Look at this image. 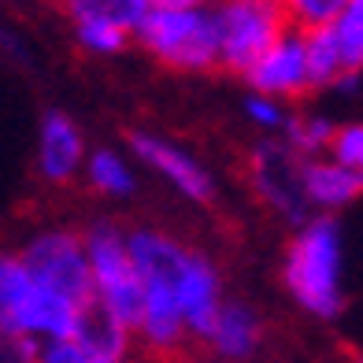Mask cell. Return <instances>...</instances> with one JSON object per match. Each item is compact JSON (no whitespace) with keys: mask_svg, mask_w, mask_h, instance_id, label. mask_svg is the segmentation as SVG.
I'll use <instances>...</instances> for the list:
<instances>
[{"mask_svg":"<svg viewBox=\"0 0 363 363\" xmlns=\"http://www.w3.org/2000/svg\"><path fill=\"white\" fill-rule=\"evenodd\" d=\"M78 34H82L86 45L104 48V52H119V48L126 45V30L111 26V23H78Z\"/></svg>","mask_w":363,"mask_h":363,"instance_id":"ffe728a7","label":"cell"},{"mask_svg":"<svg viewBox=\"0 0 363 363\" xmlns=\"http://www.w3.org/2000/svg\"><path fill=\"white\" fill-rule=\"evenodd\" d=\"M252 174H256V186L267 193L271 204H278L293 219L301 216L308 186H304V167L296 163V156L289 152V148L263 145L252 156Z\"/></svg>","mask_w":363,"mask_h":363,"instance_id":"ba28073f","label":"cell"},{"mask_svg":"<svg viewBox=\"0 0 363 363\" xmlns=\"http://www.w3.org/2000/svg\"><path fill=\"white\" fill-rule=\"evenodd\" d=\"M245 78H249L256 89H267V93H304V89H311L304 34L301 30H289Z\"/></svg>","mask_w":363,"mask_h":363,"instance_id":"9c48e42d","label":"cell"},{"mask_svg":"<svg viewBox=\"0 0 363 363\" xmlns=\"http://www.w3.org/2000/svg\"><path fill=\"white\" fill-rule=\"evenodd\" d=\"M89 259L96 274V289L115 308L130 330H141L145 323V278L134 263L130 245L111 226H96L89 234Z\"/></svg>","mask_w":363,"mask_h":363,"instance_id":"277c9868","label":"cell"},{"mask_svg":"<svg viewBox=\"0 0 363 363\" xmlns=\"http://www.w3.org/2000/svg\"><path fill=\"white\" fill-rule=\"evenodd\" d=\"M337 38H341V56H345V82L341 86H349L352 74L363 67V0H352L337 15Z\"/></svg>","mask_w":363,"mask_h":363,"instance_id":"2e32d148","label":"cell"},{"mask_svg":"<svg viewBox=\"0 0 363 363\" xmlns=\"http://www.w3.org/2000/svg\"><path fill=\"white\" fill-rule=\"evenodd\" d=\"M74 23H111L123 30H138L152 0H63Z\"/></svg>","mask_w":363,"mask_h":363,"instance_id":"5bb4252c","label":"cell"},{"mask_svg":"<svg viewBox=\"0 0 363 363\" xmlns=\"http://www.w3.org/2000/svg\"><path fill=\"white\" fill-rule=\"evenodd\" d=\"M352 0H289V15L296 30H315L323 23H334Z\"/></svg>","mask_w":363,"mask_h":363,"instance_id":"e0dca14e","label":"cell"},{"mask_svg":"<svg viewBox=\"0 0 363 363\" xmlns=\"http://www.w3.org/2000/svg\"><path fill=\"white\" fill-rule=\"evenodd\" d=\"M130 334H134V330L115 315V308L101 296V289H96L89 301L78 304L71 337L82 345V352L89 356V363L123 359L126 356V345H130Z\"/></svg>","mask_w":363,"mask_h":363,"instance_id":"52a82bcc","label":"cell"},{"mask_svg":"<svg viewBox=\"0 0 363 363\" xmlns=\"http://www.w3.org/2000/svg\"><path fill=\"white\" fill-rule=\"evenodd\" d=\"M78 148H82V141L74 134V126L60 111H52L41 130V174L52 182H67L78 163Z\"/></svg>","mask_w":363,"mask_h":363,"instance_id":"8fae6325","label":"cell"},{"mask_svg":"<svg viewBox=\"0 0 363 363\" xmlns=\"http://www.w3.org/2000/svg\"><path fill=\"white\" fill-rule=\"evenodd\" d=\"M89 178H93V186L101 189V193H130V174L119 160H115L111 152H96L93 163H89Z\"/></svg>","mask_w":363,"mask_h":363,"instance_id":"ac0fdd59","label":"cell"},{"mask_svg":"<svg viewBox=\"0 0 363 363\" xmlns=\"http://www.w3.org/2000/svg\"><path fill=\"white\" fill-rule=\"evenodd\" d=\"M130 145L138 148L141 160H148L156 171H163L182 193H189L193 201H211V186H208V178H204V171L196 167V163H189L186 156H178L174 148L160 145V141L145 138V134H130Z\"/></svg>","mask_w":363,"mask_h":363,"instance_id":"30bf717a","label":"cell"},{"mask_svg":"<svg viewBox=\"0 0 363 363\" xmlns=\"http://www.w3.org/2000/svg\"><path fill=\"white\" fill-rule=\"evenodd\" d=\"M286 282L296 293V301L311 308L315 315H337V226L330 219L311 223L301 238L289 245Z\"/></svg>","mask_w":363,"mask_h":363,"instance_id":"3957f363","label":"cell"},{"mask_svg":"<svg viewBox=\"0 0 363 363\" xmlns=\"http://www.w3.org/2000/svg\"><path fill=\"white\" fill-rule=\"evenodd\" d=\"M178 301H182V315L189 323V334L196 341L216 345V330H219V278L208 267L204 256L189 252L186 267L178 274Z\"/></svg>","mask_w":363,"mask_h":363,"instance_id":"8992f818","label":"cell"},{"mask_svg":"<svg viewBox=\"0 0 363 363\" xmlns=\"http://www.w3.org/2000/svg\"><path fill=\"white\" fill-rule=\"evenodd\" d=\"M138 34L163 67L211 71L223 63L219 15H201L193 8H156L152 15H145Z\"/></svg>","mask_w":363,"mask_h":363,"instance_id":"6da1fadb","label":"cell"},{"mask_svg":"<svg viewBox=\"0 0 363 363\" xmlns=\"http://www.w3.org/2000/svg\"><path fill=\"white\" fill-rule=\"evenodd\" d=\"M256 341H259V326L252 319V311L249 308H241V304H230L223 308V315H219V330H216V349L223 356H249L256 349Z\"/></svg>","mask_w":363,"mask_h":363,"instance_id":"9a60e30c","label":"cell"},{"mask_svg":"<svg viewBox=\"0 0 363 363\" xmlns=\"http://www.w3.org/2000/svg\"><path fill=\"white\" fill-rule=\"evenodd\" d=\"M293 145L301 152H315V148H330V138H334V126L326 123H289Z\"/></svg>","mask_w":363,"mask_h":363,"instance_id":"44dd1931","label":"cell"},{"mask_svg":"<svg viewBox=\"0 0 363 363\" xmlns=\"http://www.w3.org/2000/svg\"><path fill=\"white\" fill-rule=\"evenodd\" d=\"M223 71L249 74L293 26L289 0H223Z\"/></svg>","mask_w":363,"mask_h":363,"instance_id":"7a4b0ae2","label":"cell"},{"mask_svg":"<svg viewBox=\"0 0 363 363\" xmlns=\"http://www.w3.org/2000/svg\"><path fill=\"white\" fill-rule=\"evenodd\" d=\"M156 8H196L201 0H152Z\"/></svg>","mask_w":363,"mask_h":363,"instance_id":"603a6c76","label":"cell"},{"mask_svg":"<svg viewBox=\"0 0 363 363\" xmlns=\"http://www.w3.org/2000/svg\"><path fill=\"white\" fill-rule=\"evenodd\" d=\"M330 148L334 156L352 171H363V126H345V130H334L330 138Z\"/></svg>","mask_w":363,"mask_h":363,"instance_id":"d6986e66","label":"cell"},{"mask_svg":"<svg viewBox=\"0 0 363 363\" xmlns=\"http://www.w3.org/2000/svg\"><path fill=\"white\" fill-rule=\"evenodd\" d=\"M304 186L308 196L319 204H345L356 193H363V171L337 167V163H304Z\"/></svg>","mask_w":363,"mask_h":363,"instance_id":"4fadbf2b","label":"cell"},{"mask_svg":"<svg viewBox=\"0 0 363 363\" xmlns=\"http://www.w3.org/2000/svg\"><path fill=\"white\" fill-rule=\"evenodd\" d=\"M249 115H256L259 123H274L278 119V111L271 104H263V101H249Z\"/></svg>","mask_w":363,"mask_h":363,"instance_id":"7402d4cb","label":"cell"},{"mask_svg":"<svg viewBox=\"0 0 363 363\" xmlns=\"http://www.w3.org/2000/svg\"><path fill=\"white\" fill-rule=\"evenodd\" d=\"M304 48H308V74L311 89L330 86V82H345V56H341V38H337V19L323 23L315 30H301Z\"/></svg>","mask_w":363,"mask_h":363,"instance_id":"7c38bea8","label":"cell"},{"mask_svg":"<svg viewBox=\"0 0 363 363\" xmlns=\"http://www.w3.org/2000/svg\"><path fill=\"white\" fill-rule=\"evenodd\" d=\"M30 263L38 282L52 286L63 293L71 304H82L96 293V274H93V259H86L82 241L71 234H45L26 249L23 256Z\"/></svg>","mask_w":363,"mask_h":363,"instance_id":"5b68a950","label":"cell"}]
</instances>
